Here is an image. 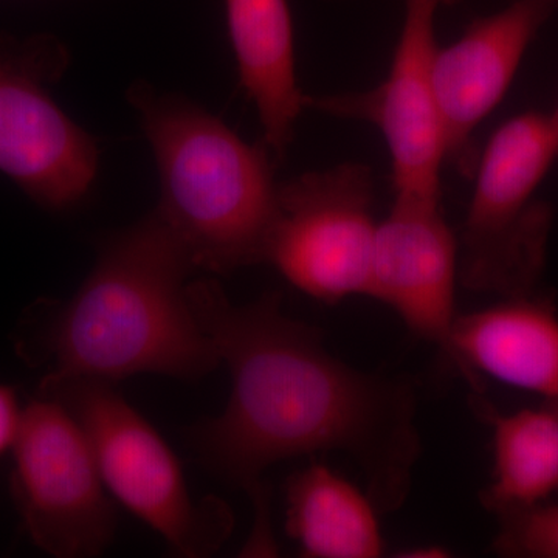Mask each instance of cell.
I'll return each mask as SVG.
<instances>
[{"label": "cell", "instance_id": "cell-20", "mask_svg": "<svg viewBox=\"0 0 558 558\" xmlns=\"http://www.w3.org/2000/svg\"><path fill=\"white\" fill-rule=\"evenodd\" d=\"M451 3H457L459 0H450Z\"/></svg>", "mask_w": 558, "mask_h": 558}, {"label": "cell", "instance_id": "cell-1", "mask_svg": "<svg viewBox=\"0 0 558 558\" xmlns=\"http://www.w3.org/2000/svg\"><path fill=\"white\" fill-rule=\"evenodd\" d=\"M186 292L231 377L226 410L190 429V442L213 475L252 501L241 557L278 556L264 475L286 459L347 454L380 513L407 501L422 453L413 381L344 363L317 328L282 312L277 290L247 304L231 303L215 279L189 282Z\"/></svg>", "mask_w": 558, "mask_h": 558}, {"label": "cell", "instance_id": "cell-10", "mask_svg": "<svg viewBox=\"0 0 558 558\" xmlns=\"http://www.w3.org/2000/svg\"><path fill=\"white\" fill-rule=\"evenodd\" d=\"M556 10L558 0H515L436 50L433 81L447 160L462 174H473L478 161L476 130L508 94L529 46Z\"/></svg>", "mask_w": 558, "mask_h": 558}, {"label": "cell", "instance_id": "cell-11", "mask_svg": "<svg viewBox=\"0 0 558 558\" xmlns=\"http://www.w3.org/2000/svg\"><path fill=\"white\" fill-rule=\"evenodd\" d=\"M457 282L458 240L440 201L396 196L377 229L366 296L387 304L449 357Z\"/></svg>", "mask_w": 558, "mask_h": 558}, {"label": "cell", "instance_id": "cell-17", "mask_svg": "<svg viewBox=\"0 0 558 558\" xmlns=\"http://www.w3.org/2000/svg\"><path fill=\"white\" fill-rule=\"evenodd\" d=\"M22 410L13 388L0 384V454L11 449L20 429Z\"/></svg>", "mask_w": 558, "mask_h": 558}, {"label": "cell", "instance_id": "cell-16", "mask_svg": "<svg viewBox=\"0 0 558 558\" xmlns=\"http://www.w3.org/2000/svg\"><path fill=\"white\" fill-rule=\"evenodd\" d=\"M497 515L499 531L494 549L498 556L558 558V505L542 502Z\"/></svg>", "mask_w": 558, "mask_h": 558}, {"label": "cell", "instance_id": "cell-2", "mask_svg": "<svg viewBox=\"0 0 558 558\" xmlns=\"http://www.w3.org/2000/svg\"><path fill=\"white\" fill-rule=\"evenodd\" d=\"M189 253L156 215L113 234L75 295L22 323L17 352L40 381L116 384L135 374L199 380L220 365L189 300Z\"/></svg>", "mask_w": 558, "mask_h": 558}, {"label": "cell", "instance_id": "cell-4", "mask_svg": "<svg viewBox=\"0 0 558 558\" xmlns=\"http://www.w3.org/2000/svg\"><path fill=\"white\" fill-rule=\"evenodd\" d=\"M557 159L558 134L545 113H519L488 138L457 236L465 289L502 299L535 292L553 227V209L537 191Z\"/></svg>", "mask_w": 558, "mask_h": 558}, {"label": "cell", "instance_id": "cell-14", "mask_svg": "<svg viewBox=\"0 0 558 558\" xmlns=\"http://www.w3.org/2000/svg\"><path fill=\"white\" fill-rule=\"evenodd\" d=\"M286 531L311 558L384 556L379 509L362 492L325 464L293 473L286 486Z\"/></svg>", "mask_w": 558, "mask_h": 558}, {"label": "cell", "instance_id": "cell-6", "mask_svg": "<svg viewBox=\"0 0 558 558\" xmlns=\"http://www.w3.org/2000/svg\"><path fill=\"white\" fill-rule=\"evenodd\" d=\"M373 168L347 161L279 183L266 264L312 299L368 295L379 222Z\"/></svg>", "mask_w": 558, "mask_h": 558}, {"label": "cell", "instance_id": "cell-12", "mask_svg": "<svg viewBox=\"0 0 558 558\" xmlns=\"http://www.w3.org/2000/svg\"><path fill=\"white\" fill-rule=\"evenodd\" d=\"M481 392L476 373L558 403V314L546 296H508L486 310L457 314L449 357Z\"/></svg>", "mask_w": 558, "mask_h": 558}, {"label": "cell", "instance_id": "cell-15", "mask_svg": "<svg viewBox=\"0 0 558 558\" xmlns=\"http://www.w3.org/2000/svg\"><path fill=\"white\" fill-rule=\"evenodd\" d=\"M470 402L494 440V473L483 492V505L497 515L553 497L558 492V403L502 413L483 391L472 392Z\"/></svg>", "mask_w": 558, "mask_h": 558}, {"label": "cell", "instance_id": "cell-9", "mask_svg": "<svg viewBox=\"0 0 558 558\" xmlns=\"http://www.w3.org/2000/svg\"><path fill=\"white\" fill-rule=\"evenodd\" d=\"M450 0H405V20L379 86L348 94L304 95V109L360 120L380 131L391 157L396 196L440 201L447 140L433 81L436 13Z\"/></svg>", "mask_w": 558, "mask_h": 558}, {"label": "cell", "instance_id": "cell-3", "mask_svg": "<svg viewBox=\"0 0 558 558\" xmlns=\"http://www.w3.org/2000/svg\"><path fill=\"white\" fill-rule=\"evenodd\" d=\"M137 110L159 170L156 209L194 269L229 275L266 264L278 213L277 157L196 102L135 81Z\"/></svg>", "mask_w": 558, "mask_h": 558}, {"label": "cell", "instance_id": "cell-19", "mask_svg": "<svg viewBox=\"0 0 558 558\" xmlns=\"http://www.w3.org/2000/svg\"><path fill=\"white\" fill-rule=\"evenodd\" d=\"M550 121H553L554 128H556L557 134H558V105L556 110H554L553 113H550Z\"/></svg>", "mask_w": 558, "mask_h": 558}, {"label": "cell", "instance_id": "cell-13", "mask_svg": "<svg viewBox=\"0 0 558 558\" xmlns=\"http://www.w3.org/2000/svg\"><path fill=\"white\" fill-rule=\"evenodd\" d=\"M242 87L258 112L263 140L284 160L304 110L288 0H226Z\"/></svg>", "mask_w": 558, "mask_h": 558}, {"label": "cell", "instance_id": "cell-7", "mask_svg": "<svg viewBox=\"0 0 558 558\" xmlns=\"http://www.w3.org/2000/svg\"><path fill=\"white\" fill-rule=\"evenodd\" d=\"M11 449V497L33 543L60 558L105 553L116 534V506L89 440L68 409L38 395L22 410Z\"/></svg>", "mask_w": 558, "mask_h": 558}, {"label": "cell", "instance_id": "cell-8", "mask_svg": "<svg viewBox=\"0 0 558 558\" xmlns=\"http://www.w3.org/2000/svg\"><path fill=\"white\" fill-rule=\"evenodd\" d=\"M65 65L57 39L0 43V172L51 211L80 204L100 165L95 138L47 89Z\"/></svg>", "mask_w": 558, "mask_h": 558}, {"label": "cell", "instance_id": "cell-18", "mask_svg": "<svg viewBox=\"0 0 558 558\" xmlns=\"http://www.w3.org/2000/svg\"><path fill=\"white\" fill-rule=\"evenodd\" d=\"M399 557L446 558L450 557V554L449 550L439 548V546H418V548L403 550V554H399Z\"/></svg>", "mask_w": 558, "mask_h": 558}, {"label": "cell", "instance_id": "cell-5", "mask_svg": "<svg viewBox=\"0 0 558 558\" xmlns=\"http://www.w3.org/2000/svg\"><path fill=\"white\" fill-rule=\"evenodd\" d=\"M38 395L57 399L75 417L106 488L161 535L172 553L207 557L227 542L234 524L229 506L216 497H191L175 454L113 384L40 381Z\"/></svg>", "mask_w": 558, "mask_h": 558}]
</instances>
